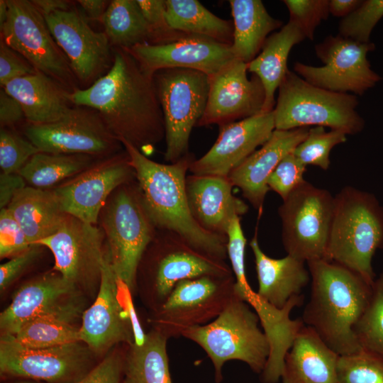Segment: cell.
Returning <instances> with one entry per match:
<instances>
[{"label":"cell","mask_w":383,"mask_h":383,"mask_svg":"<svg viewBox=\"0 0 383 383\" xmlns=\"http://www.w3.org/2000/svg\"><path fill=\"white\" fill-rule=\"evenodd\" d=\"M111 68L88 87L70 94L73 105L99 112L109 131L140 152L165 138L164 116L153 77L126 50L113 48Z\"/></svg>","instance_id":"cell-1"},{"label":"cell","mask_w":383,"mask_h":383,"mask_svg":"<svg viewBox=\"0 0 383 383\" xmlns=\"http://www.w3.org/2000/svg\"><path fill=\"white\" fill-rule=\"evenodd\" d=\"M129 157L147 211L157 229L168 230L182 237L196 250L226 260L227 236L209 233L193 218L188 204L187 172L196 159L189 152L173 163L149 159L133 145L120 140Z\"/></svg>","instance_id":"cell-2"},{"label":"cell","mask_w":383,"mask_h":383,"mask_svg":"<svg viewBox=\"0 0 383 383\" xmlns=\"http://www.w3.org/2000/svg\"><path fill=\"white\" fill-rule=\"evenodd\" d=\"M306 263L311 291L301 318L304 324L339 355L360 351L354 329L369 305L372 285L336 262L317 260Z\"/></svg>","instance_id":"cell-3"},{"label":"cell","mask_w":383,"mask_h":383,"mask_svg":"<svg viewBox=\"0 0 383 383\" xmlns=\"http://www.w3.org/2000/svg\"><path fill=\"white\" fill-rule=\"evenodd\" d=\"M326 260L360 274L372 285V261L383 249V206L370 192L347 186L335 196Z\"/></svg>","instance_id":"cell-4"},{"label":"cell","mask_w":383,"mask_h":383,"mask_svg":"<svg viewBox=\"0 0 383 383\" xmlns=\"http://www.w3.org/2000/svg\"><path fill=\"white\" fill-rule=\"evenodd\" d=\"M204 275L233 273L226 260L196 250L174 232L157 229L140 261L136 290L153 311L166 301L179 282Z\"/></svg>","instance_id":"cell-5"},{"label":"cell","mask_w":383,"mask_h":383,"mask_svg":"<svg viewBox=\"0 0 383 383\" xmlns=\"http://www.w3.org/2000/svg\"><path fill=\"white\" fill-rule=\"evenodd\" d=\"M259 323L251 306L235 295L217 318L185 330L182 336L204 350L213 366L214 379L220 383L223 366L229 360L242 361L259 374L263 371L270 347Z\"/></svg>","instance_id":"cell-6"},{"label":"cell","mask_w":383,"mask_h":383,"mask_svg":"<svg viewBox=\"0 0 383 383\" xmlns=\"http://www.w3.org/2000/svg\"><path fill=\"white\" fill-rule=\"evenodd\" d=\"M99 219L113 271L132 294L136 291L140 261L157 231L136 179L121 185L111 194Z\"/></svg>","instance_id":"cell-7"},{"label":"cell","mask_w":383,"mask_h":383,"mask_svg":"<svg viewBox=\"0 0 383 383\" xmlns=\"http://www.w3.org/2000/svg\"><path fill=\"white\" fill-rule=\"evenodd\" d=\"M278 89L273 110L275 130L316 126L355 135L364 128L356 95L318 87L289 70Z\"/></svg>","instance_id":"cell-8"},{"label":"cell","mask_w":383,"mask_h":383,"mask_svg":"<svg viewBox=\"0 0 383 383\" xmlns=\"http://www.w3.org/2000/svg\"><path fill=\"white\" fill-rule=\"evenodd\" d=\"M153 79L165 120V160L173 163L190 152L192 131L206 106L209 76L194 70L172 68L157 71Z\"/></svg>","instance_id":"cell-9"},{"label":"cell","mask_w":383,"mask_h":383,"mask_svg":"<svg viewBox=\"0 0 383 383\" xmlns=\"http://www.w3.org/2000/svg\"><path fill=\"white\" fill-rule=\"evenodd\" d=\"M334 204L329 191L306 181L282 200L278 214L287 255L305 262L326 259Z\"/></svg>","instance_id":"cell-10"},{"label":"cell","mask_w":383,"mask_h":383,"mask_svg":"<svg viewBox=\"0 0 383 383\" xmlns=\"http://www.w3.org/2000/svg\"><path fill=\"white\" fill-rule=\"evenodd\" d=\"M126 287L118 279L107 251L102 267L99 288L94 303L82 317L80 341L95 355H103L120 343H141L145 337L138 321L128 292L125 302L121 298Z\"/></svg>","instance_id":"cell-11"},{"label":"cell","mask_w":383,"mask_h":383,"mask_svg":"<svg viewBox=\"0 0 383 383\" xmlns=\"http://www.w3.org/2000/svg\"><path fill=\"white\" fill-rule=\"evenodd\" d=\"M234 275H204L179 282L166 301L152 311V329L168 339L217 318L235 296Z\"/></svg>","instance_id":"cell-12"},{"label":"cell","mask_w":383,"mask_h":383,"mask_svg":"<svg viewBox=\"0 0 383 383\" xmlns=\"http://www.w3.org/2000/svg\"><path fill=\"white\" fill-rule=\"evenodd\" d=\"M8 18L0 28L1 39L70 93L78 87L66 55L56 43L44 16L31 1L6 0Z\"/></svg>","instance_id":"cell-13"},{"label":"cell","mask_w":383,"mask_h":383,"mask_svg":"<svg viewBox=\"0 0 383 383\" xmlns=\"http://www.w3.org/2000/svg\"><path fill=\"white\" fill-rule=\"evenodd\" d=\"M77 287L53 270L23 284L0 314L1 335H13L26 323L52 318L74 324L85 311Z\"/></svg>","instance_id":"cell-14"},{"label":"cell","mask_w":383,"mask_h":383,"mask_svg":"<svg viewBox=\"0 0 383 383\" xmlns=\"http://www.w3.org/2000/svg\"><path fill=\"white\" fill-rule=\"evenodd\" d=\"M375 49L374 43H359L339 34L328 35L315 46L316 54L324 65L315 67L301 62L294 70L309 83L340 93L362 95L381 80L372 70L367 53Z\"/></svg>","instance_id":"cell-15"},{"label":"cell","mask_w":383,"mask_h":383,"mask_svg":"<svg viewBox=\"0 0 383 383\" xmlns=\"http://www.w3.org/2000/svg\"><path fill=\"white\" fill-rule=\"evenodd\" d=\"M24 133L40 152L109 157L123 145L107 128L97 111L72 106L60 119L45 124H30Z\"/></svg>","instance_id":"cell-16"},{"label":"cell","mask_w":383,"mask_h":383,"mask_svg":"<svg viewBox=\"0 0 383 383\" xmlns=\"http://www.w3.org/2000/svg\"><path fill=\"white\" fill-rule=\"evenodd\" d=\"M94 353L82 341L46 348H30L11 335H1L0 371L4 376L74 383L93 367Z\"/></svg>","instance_id":"cell-17"},{"label":"cell","mask_w":383,"mask_h":383,"mask_svg":"<svg viewBox=\"0 0 383 383\" xmlns=\"http://www.w3.org/2000/svg\"><path fill=\"white\" fill-rule=\"evenodd\" d=\"M105 238L101 228L67 214L60 228L37 245L52 252L53 270L82 292H94L101 282L106 252Z\"/></svg>","instance_id":"cell-18"},{"label":"cell","mask_w":383,"mask_h":383,"mask_svg":"<svg viewBox=\"0 0 383 383\" xmlns=\"http://www.w3.org/2000/svg\"><path fill=\"white\" fill-rule=\"evenodd\" d=\"M78 83L89 87L111 68L113 48L105 32L94 30L75 9L44 16Z\"/></svg>","instance_id":"cell-19"},{"label":"cell","mask_w":383,"mask_h":383,"mask_svg":"<svg viewBox=\"0 0 383 383\" xmlns=\"http://www.w3.org/2000/svg\"><path fill=\"white\" fill-rule=\"evenodd\" d=\"M134 179L135 172L124 149L122 153L94 163L52 189L66 214L96 225L111 194L121 185Z\"/></svg>","instance_id":"cell-20"},{"label":"cell","mask_w":383,"mask_h":383,"mask_svg":"<svg viewBox=\"0 0 383 383\" xmlns=\"http://www.w3.org/2000/svg\"><path fill=\"white\" fill-rule=\"evenodd\" d=\"M248 64L234 58L209 76V95L196 126H218L262 113L265 91L260 78L248 77Z\"/></svg>","instance_id":"cell-21"},{"label":"cell","mask_w":383,"mask_h":383,"mask_svg":"<svg viewBox=\"0 0 383 383\" xmlns=\"http://www.w3.org/2000/svg\"><path fill=\"white\" fill-rule=\"evenodd\" d=\"M126 50L149 76L160 70L190 69L211 76L235 57L231 45L197 35L166 44L143 43Z\"/></svg>","instance_id":"cell-22"},{"label":"cell","mask_w":383,"mask_h":383,"mask_svg":"<svg viewBox=\"0 0 383 383\" xmlns=\"http://www.w3.org/2000/svg\"><path fill=\"white\" fill-rule=\"evenodd\" d=\"M218 127L211 148L192 162L189 171L192 174L228 177L270 138L275 130L274 113H262Z\"/></svg>","instance_id":"cell-23"},{"label":"cell","mask_w":383,"mask_h":383,"mask_svg":"<svg viewBox=\"0 0 383 383\" xmlns=\"http://www.w3.org/2000/svg\"><path fill=\"white\" fill-rule=\"evenodd\" d=\"M233 187L228 177L187 176L185 189L189 210L202 228L227 236L232 221L248 212V205L233 194Z\"/></svg>","instance_id":"cell-24"},{"label":"cell","mask_w":383,"mask_h":383,"mask_svg":"<svg viewBox=\"0 0 383 383\" xmlns=\"http://www.w3.org/2000/svg\"><path fill=\"white\" fill-rule=\"evenodd\" d=\"M309 127L274 130L270 138L228 175L233 187L240 189L249 203L261 213L270 190L267 180L279 162L307 136Z\"/></svg>","instance_id":"cell-25"},{"label":"cell","mask_w":383,"mask_h":383,"mask_svg":"<svg viewBox=\"0 0 383 383\" xmlns=\"http://www.w3.org/2000/svg\"><path fill=\"white\" fill-rule=\"evenodd\" d=\"M243 301L251 306L259 316L270 347V355L260 374L262 383H277L281 379L284 358L299 331L306 326L301 318H290L292 310L303 305L304 296H293L282 309H277L262 300L253 290Z\"/></svg>","instance_id":"cell-26"},{"label":"cell","mask_w":383,"mask_h":383,"mask_svg":"<svg viewBox=\"0 0 383 383\" xmlns=\"http://www.w3.org/2000/svg\"><path fill=\"white\" fill-rule=\"evenodd\" d=\"M250 247L254 255L258 281L257 295L277 309L284 308L291 297L301 294L310 280L305 262L289 255L279 259L269 257L259 245L257 231Z\"/></svg>","instance_id":"cell-27"},{"label":"cell","mask_w":383,"mask_h":383,"mask_svg":"<svg viewBox=\"0 0 383 383\" xmlns=\"http://www.w3.org/2000/svg\"><path fill=\"white\" fill-rule=\"evenodd\" d=\"M339 355L310 326L298 333L287 353L282 383H336Z\"/></svg>","instance_id":"cell-28"},{"label":"cell","mask_w":383,"mask_h":383,"mask_svg":"<svg viewBox=\"0 0 383 383\" xmlns=\"http://www.w3.org/2000/svg\"><path fill=\"white\" fill-rule=\"evenodd\" d=\"M3 89L21 104L30 124L54 122L74 106L68 90L37 70L33 74L13 79Z\"/></svg>","instance_id":"cell-29"},{"label":"cell","mask_w":383,"mask_h":383,"mask_svg":"<svg viewBox=\"0 0 383 383\" xmlns=\"http://www.w3.org/2000/svg\"><path fill=\"white\" fill-rule=\"evenodd\" d=\"M6 208L31 245L55 233L67 215L53 189H38L28 185L16 193Z\"/></svg>","instance_id":"cell-30"},{"label":"cell","mask_w":383,"mask_h":383,"mask_svg":"<svg viewBox=\"0 0 383 383\" xmlns=\"http://www.w3.org/2000/svg\"><path fill=\"white\" fill-rule=\"evenodd\" d=\"M300 28L289 21L279 31L270 35L260 52L248 64V71L257 75L265 91L262 113L271 112L275 106L274 94L289 69L287 60L295 45L305 39Z\"/></svg>","instance_id":"cell-31"},{"label":"cell","mask_w":383,"mask_h":383,"mask_svg":"<svg viewBox=\"0 0 383 383\" xmlns=\"http://www.w3.org/2000/svg\"><path fill=\"white\" fill-rule=\"evenodd\" d=\"M233 23L231 45L235 58L247 64L261 51L270 33L282 22L270 15L260 0L229 1Z\"/></svg>","instance_id":"cell-32"},{"label":"cell","mask_w":383,"mask_h":383,"mask_svg":"<svg viewBox=\"0 0 383 383\" xmlns=\"http://www.w3.org/2000/svg\"><path fill=\"white\" fill-rule=\"evenodd\" d=\"M168 338L152 329L144 340L128 345L122 383H172L167 352Z\"/></svg>","instance_id":"cell-33"},{"label":"cell","mask_w":383,"mask_h":383,"mask_svg":"<svg viewBox=\"0 0 383 383\" xmlns=\"http://www.w3.org/2000/svg\"><path fill=\"white\" fill-rule=\"evenodd\" d=\"M166 18L172 28L231 45L233 21L221 18L197 0H165Z\"/></svg>","instance_id":"cell-34"},{"label":"cell","mask_w":383,"mask_h":383,"mask_svg":"<svg viewBox=\"0 0 383 383\" xmlns=\"http://www.w3.org/2000/svg\"><path fill=\"white\" fill-rule=\"evenodd\" d=\"M112 48L152 43V33L137 0H113L99 21Z\"/></svg>","instance_id":"cell-35"},{"label":"cell","mask_w":383,"mask_h":383,"mask_svg":"<svg viewBox=\"0 0 383 383\" xmlns=\"http://www.w3.org/2000/svg\"><path fill=\"white\" fill-rule=\"evenodd\" d=\"M93 157L87 155L40 152L29 159L18 174L28 186L49 189L61 181L74 177L89 168L94 163Z\"/></svg>","instance_id":"cell-36"},{"label":"cell","mask_w":383,"mask_h":383,"mask_svg":"<svg viewBox=\"0 0 383 383\" xmlns=\"http://www.w3.org/2000/svg\"><path fill=\"white\" fill-rule=\"evenodd\" d=\"M23 346L46 348L80 341L79 327L52 318L30 321L12 335Z\"/></svg>","instance_id":"cell-37"},{"label":"cell","mask_w":383,"mask_h":383,"mask_svg":"<svg viewBox=\"0 0 383 383\" xmlns=\"http://www.w3.org/2000/svg\"><path fill=\"white\" fill-rule=\"evenodd\" d=\"M354 331L362 349L383 357V270L372 284L370 301Z\"/></svg>","instance_id":"cell-38"},{"label":"cell","mask_w":383,"mask_h":383,"mask_svg":"<svg viewBox=\"0 0 383 383\" xmlns=\"http://www.w3.org/2000/svg\"><path fill=\"white\" fill-rule=\"evenodd\" d=\"M346 140V134L342 131H326L324 127L315 126L309 128L306 138L296 146L293 154L306 166L314 165L326 170L331 164V150Z\"/></svg>","instance_id":"cell-39"},{"label":"cell","mask_w":383,"mask_h":383,"mask_svg":"<svg viewBox=\"0 0 383 383\" xmlns=\"http://www.w3.org/2000/svg\"><path fill=\"white\" fill-rule=\"evenodd\" d=\"M336 383H383V357L363 349L339 355Z\"/></svg>","instance_id":"cell-40"},{"label":"cell","mask_w":383,"mask_h":383,"mask_svg":"<svg viewBox=\"0 0 383 383\" xmlns=\"http://www.w3.org/2000/svg\"><path fill=\"white\" fill-rule=\"evenodd\" d=\"M383 17V0L362 1L350 14L339 23V35L362 43H370L371 33Z\"/></svg>","instance_id":"cell-41"},{"label":"cell","mask_w":383,"mask_h":383,"mask_svg":"<svg viewBox=\"0 0 383 383\" xmlns=\"http://www.w3.org/2000/svg\"><path fill=\"white\" fill-rule=\"evenodd\" d=\"M38 148L28 138L6 128L0 130V167L2 173H18Z\"/></svg>","instance_id":"cell-42"},{"label":"cell","mask_w":383,"mask_h":383,"mask_svg":"<svg viewBox=\"0 0 383 383\" xmlns=\"http://www.w3.org/2000/svg\"><path fill=\"white\" fill-rule=\"evenodd\" d=\"M289 21L294 23L306 38L313 40L314 32L330 14L328 0H284Z\"/></svg>","instance_id":"cell-43"},{"label":"cell","mask_w":383,"mask_h":383,"mask_svg":"<svg viewBox=\"0 0 383 383\" xmlns=\"http://www.w3.org/2000/svg\"><path fill=\"white\" fill-rule=\"evenodd\" d=\"M227 239L228 257L235 279L234 290L235 295L240 297L252 290L245 274V250L247 240L241 226L240 217L235 218L231 223Z\"/></svg>","instance_id":"cell-44"},{"label":"cell","mask_w":383,"mask_h":383,"mask_svg":"<svg viewBox=\"0 0 383 383\" xmlns=\"http://www.w3.org/2000/svg\"><path fill=\"white\" fill-rule=\"evenodd\" d=\"M152 33L151 44H166L187 35L171 28L166 18L165 0H137Z\"/></svg>","instance_id":"cell-45"},{"label":"cell","mask_w":383,"mask_h":383,"mask_svg":"<svg viewBox=\"0 0 383 383\" xmlns=\"http://www.w3.org/2000/svg\"><path fill=\"white\" fill-rule=\"evenodd\" d=\"M306 170V166L293 154V152H290L273 170L268 178L267 186L284 200L306 182L304 179Z\"/></svg>","instance_id":"cell-46"},{"label":"cell","mask_w":383,"mask_h":383,"mask_svg":"<svg viewBox=\"0 0 383 383\" xmlns=\"http://www.w3.org/2000/svg\"><path fill=\"white\" fill-rule=\"evenodd\" d=\"M32 245L7 208L0 211V257H13Z\"/></svg>","instance_id":"cell-47"},{"label":"cell","mask_w":383,"mask_h":383,"mask_svg":"<svg viewBox=\"0 0 383 383\" xmlns=\"http://www.w3.org/2000/svg\"><path fill=\"white\" fill-rule=\"evenodd\" d=\"M113 350L74 383H122L126 349Z\"/></svg>","instance_id":"cell-48"},{"label":"cell","mask_w":383,"mask_h":383,"mask_svg":"<svg viewBox=\"0 0 383 383\" xmlns=\"http://www.w3.org/2000/svg\"><path fill=\"white\" fill-rule=\"evenodd\" d=\"M35 67L19 53L0 41V86L3 88L7 83L16 78L33 74Z\"/></svg>","instance_id":"cell-49"},{"label":"cell","mask_w":383,"mask_h":383,"mask_svg":"<svg viewBox=\"0 0 383 383\" xmlns=\"http://www.w3.org/2000/svg\"><path fill=\"white\" fill-rule=\"evenodd\" d=\"M40 245H32L23 252L0 265V289L4 292L37 259L41 252Z\"/></svg>","instance_id":"cell-50"},{"label":"cell","mask_w":383,"mask_h":383,"mask_svg":"<svg viewBox=\"0 0 383 383\" xmlns=\"http://www.w3.org/2000/svg\"><path fill=\"white\" fill-rule=\"evenodd\" d=\"M25 118L21 104L3 88L0 89L1 128L11 126Z\"/></svg>","instance_id":"cell-51"},{"label":"cell","mask_w":383,"mask_h":383,"mask_svg":"<svg viewBox=\"0 0 383 383\" xmlns=\"http://www.w3.org/2000/svg\"><path fill=\"white\" fill-rule=\"evenodd\" d=\"M26 182L18 173L0 174V208H6L16 193L26 187Z\"/></svg>","instance_id":"cell-52"},{"label":"cell","mask_w":383,"mask_h":383,"mask_svg":"<svg viewBox=\"0 0 383 383\" xmlns=\"http://www.w3.org/2000/svg\"><path fill=\"white\" fill-rule=\"evenodd\" d=\"M77 2L89 18L99 21L110 4V1L104 0H79Z\"/></svg>","instance_id":"cell-53"},{"label":"cell","mask_w":383,"mask_h":383,"mask_svg":"<svg viewBox=\"0 0 383 383\" xmlns=\"http://www.w3.org/2000/svg\"><path fill=\"white\" fill-rule=\"evenodd\" d=\"M361 2V0H331L329 1L330 14L343 18L355 11Z\"/></svg>","instance_id":"cell-54"},{"label":"cell","mask_w":383,"mask_h":383,"mask_svg":"<svg viewBox=\"0 0 383 383\" xmlns=\"http://www.w3.org/2000/svg\"><path fill=\"white\" fill-rule=\"evenodd\" d=\"M31 2L44 16L70 9V1L65 0H32Z\"/></svg>","instance_id":"cell-55"},{"label":"cell","mask_w":383,"mask_h":383,"mask_svg":"<svg viewBox=\"0 0 383 383\" xmlns=\"http://www.w3.org/2000/svg\"><path fill=\"white\" fill-rule=\"evenodd\" d=\"M8 5L6 0L0 1V28L3 27L8 18Z\"/></svg>","instance_id":"cell-56"},{"label":"cell","mask_w":383,"mask_h":383,"mask_svg":"<svg viewBox=\"0 0 383 383\" xmlns=\"http://www.w3.org/2000/svg\"><path fill=\"white\" fill-rule=\"evenodd\" d=\"M18 383H33V382H18Z\"/></svg>","instance_id":"cell-57"}]
</instances>
